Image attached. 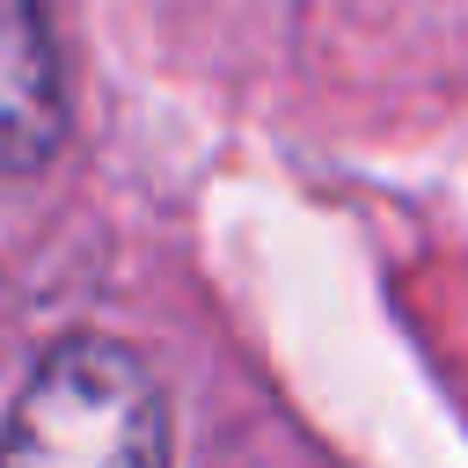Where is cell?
Returning <instances> with one entry per match:
<instances>
[{
  "label": "cell",
  "instance_id": "6da1fadb",
  "mask_svg": "<svg viewBox=\"0 0 468 468\" xmlns=\"http://www.w3.org/2000/svg\"><path fill=\"white\" fill-rule=\"evenodd\" d=\"M0 468H168V402L139 351L66 336L0 424Z\"/></svg>",
  "mask_w": 468,
  "mask_h": 468
},
{
  "label": "cell",
  "instance_id": "7a4b0ae2",
  "mask_svg": "<svg viewBox=\"0 0 468 468\" xmlns=\"http://www.w3.org/2000/svg\"><path fill=\"white\" fill-rule=\"evenodd\" d=\"M66 146V73L44 0H0V176H37Z\"/></svg>",
  "mask_w": 468,
  "mask_h": 468
}]
</instances>
